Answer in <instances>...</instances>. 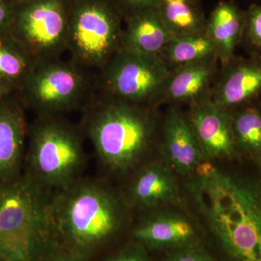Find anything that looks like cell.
<instances>
[{
    "label": "cell",
    "mask_w": 261,
    "mask_h": 261,
    "mask_svg": "<svg viewBox=\"0 0 261 261\" xmlns=\"http://www.w3.org/2000/svg\"><path fill=\"white\" fill-rule=\"evenodd\" d=\"M185 192L199 222L229 261H261V168L230 171L203 161Z\"/></svg>",
    "instance_id": "6da1fadb"
},
{
    "label": "cell",
    "mask_w": 261,
    "mask_h": 261,
    "mask_svg": "<svg viewBox=\"0 0 261 261\" xmlns=\"http://www.w3.org/2000/svg\"><path fill=\"white\" fill-rule=\"evenodd\" d=\"M79 126L93 146L102 177L126 180L151 159L159 144V108L126 102L97 91Z\"/></svg>",
    "instance_id": "7a4b0ae2"
},
{
    "label": "cell",
    "mask_w": 261,
    "mask_h": 261,
    "mask_svg": "<svg viewBox=\"0 0 261 261\" xmlns=\"http://www.w3.org/2000/svg\"><path fill=\"white\" fill-rule=\"evenodd\" d=\"M132 216L121 188L102 176H83L51 195V220L57 240L88 260L129 231Z\"/></svg>",
    "instance_id": "3957f363"
},
{
    "label": "cell",
    "mask_w": 261,
    "mask_h": 261,
    "mask_svg": "<svg viewBox=\"0 0 261 261\" xmlns=\"http://www.w3.org/2000/svg\"><path fill=\"white\" fill-rule=\"evenodd\" d=\"M53 192L22 175L0 204V261H47L58 240L51 220Z\"/></svg>",
    "instance_id": "277c9868"
},
{
    "label": "cell",
    "mask_w": 261,
    "mask_h": 261,
    "mask_svg": "<svg viewBox=\"0 0 261 261\" xmlns=\"http://www.w3.org/2000/svg\"><path fill=\"white\" fill-rule=\"evenodd\" d=\"M80 126L65 116L36 117L29 126L24 176L49 192L83 177L87 156Z\"/></svg>",
    "instance_id": "5b68a950"
},
{
    "label": "cell",
    "mask_w": 261,
    "mask_h": 261,
    "mask_svg": "<svg viewBox=\"0 0 261 261\" xmlns=\"http://www.w3.org/2000/svg\"><path fill=\"white\" fill-rule=\"evenodd\" d=\"M97 91V72L60 58L35 63L16 93L36 117L65 116L81 112Z\"/></svg>",
    "instance_id": "8992f818"
},
{
    "label": "cell",
    "mask_w": 261,
    "mask_h": 261,
    "mask_svg": "<svg viewBox=\"0 0 261 261\" xmlns=\"http://www.w3.org/2000/svg\"><path fill=\"white\" fill-rule=\"evenodd\" d=\"M123 25L111 0H70V59L97 73L121 49Z\"/></svg>",
    "instance_id": "52a82bcc"
},
{
    "label": "cell",
    "mask_w": 261,
    "mask_h": 261,
    "mask_svg": "<svg viewBox=\"0 0 261 261\" xmlns=\"http://www.w3.org/2000/svg\"><path fill=\"white\" fill-rule=\"evenodd\" d=\"M170 74L159 56L121 48L97 72L98 91L139 106L159 108Z\"/></svg>",
    "instance_id": "ba28073f"
},
{
    "label": "cell",
    "mask_w": 261,
    "mask_h": 261,
    "mask_svg": "<svg viewBox=\"0 0 261 261\" xmlns=\"http://www.w3.org/2000/svg\"><path fill=\"white\" fill-rule=\"evenodd\" d=\"M70 0H25L15 5L10 34L34 63L60 59L67 51Z\"/></svg>",
    "instance_id": "9c48e42d"
},
{
    "label": "cell",
    "mask_w": 261,
    "mask_h": 261,
    "mask_svg": "<svg viewBox=\"0 0 261 261\" xmlns=\"http://www.w3.org/2000/svg\"><path fill=\"white\" fill-rule=\"evenodd\" d=\"M120 188L132 214H147L182 203L177 175L160 157L144 163Z\"/></svg>",
    "instance_id": "30bf717a"
},
{
    "label": "cell",
    "mask_w": 261,
    "mask_h": 261,
    "mask_svg": "<svg viewBox=\"0 0 261 261\" xmlns=\"http://www.w3.org/2000/svg\"><path fill=\"white\" fill-rule=\"evenodd\" d=\"M197 222L181 213L160 209L138 215L128 232L130 240L147 250L169 251L201 243L200 228Z\"/></svg>",
    "instance_id": "8fae6325"
},
{
    "label": "cell",
    "mask_w": 261,
    "mask_h": 261,
    "mask_svg": "<svg viewBox=\"0 0 261 261\" xmlns=\"http://www.w3.org/2000/svg\"><path fill=\"white\" fill-rule=\"evenodd\" d=\"M186 113L205 161L242 159L233 142L229 112L207 97L190 104Z\"/></svg>",
    "instance_id": "7c38bea8"
},
{
    "label": "cell",
    "mask_w": 261,
    "mask_h": 261,
    "mask_svg": "<svg viewBox=\"0 0 261 261\" xmlns=\"http://www.w3.org/2000/svg\"><path fill=\"white\" fill-rule=\"evenodd\" d=\"M158 152L177 176L190 177L205 161L186 111L169 106L161 121Z\"/></svg>",
    "instance_id": "4fadbf2b"
},
{
    "label": "cell",
    "mask_w": 261,
    "mask_h": 261,
    "mask_svg": "<svg viewBox=\"0 0 261 261\" xmlns=\"http://www.w3.org/2000/svg\"><path fill=\"white\" fill-rule=\"evenodd\" d=\"M261 96V56H234L220 68L211 99L227 112L256 102Z\"/></svg>",
    "instance_id": "5bb4252c"
},
{
    "label": "cell",
    "mask_w": 261,
    "mask_h": 261,
    "mask_svg": "<svg viewBox=\"0 0 261 261\" xmlns=\"http://www.w3.org/2000/svg\"><path fill=\"white\" fill-rule=\"evenodd\" d=\"M16 92L0 99V187L21 177L29 126Z\"/></svg>",
    "instance_id": "9a60e30c"
},
{
    "label": "cell",
    "mask_w": 261,
    "mask_h": 261,
    "mask_svg": "<svg viewBox=\"0 0 261 261\" xmlns=\"http://www.w3.org/2000/svg\"><path fill=\"white\" fill-rule=\"evenodd\" d=\"M218 59L185 65L171 71L163 104L169 106H190L211 97L219 72Z\"/></svg>",
    "instance_id": "2e32d148"
},
{
    "label": "cell",
    "mask_w": 261,
    "mask_h": 261,
    "mask_svg": "<svg viewBox=\"0 0 261 261\" xmlns=\"http://www.w3.org/2000/svg\"><path fill=\"white\" fill-rule=\"evenodd\" d=\"M245 11L232 2H221L206 21L205 34L212 42L221 66L235 56L243 41Z\"/></svg>",
    "instance_id": "e0dca14e"
},
{
    "label": "cell",
    "mask_w": 261,
    "mask_h": 261,
    "mask_svg": "<svg viewBox=\"0 0 261 261\" xmlns=\"http://www.w3.org/2000/svg\"><path fill=\"white\" fill-rule=\"evenodd\" d=\"M173 37L163 23L157 8H154L124 20L121 48L159 56Z\"/></svg>",
    "instance_id": "ac0fdd59"
},
{
    "label": "cell",
    "mask_w": 261,
    "mask_h": 261,
    "mask_svg": "<svg viewBox=\"0 0 261 261\" xmlns=\"http://www.w3.org/2000/svg\"><path fill=\"white\" fill-rule=\"evenodd\" d=\"M233 142L241 159L261 168V108L257 102L229 112Z\"/></svg>",
    "instance_id": "d6986e66"
},
{
    "label": "cell",
    "mask_w": 261,
    "mask_h": 261,
    "mask_svg": "<svg viewBox=\"0 0 261 261\" xmlns=\"http://www.w3.org/2000/svg\"><path fill=\"white\" fill-rule=\"evenodd\" d=\"M158 56L170 71L185 65L218 59L205 32L173 37Z\"/></svg>",
    "instance_id": "ffe728a7"
},
{
    "label": "cell",
    "mask_w": 261,
    "mask_h": 261,
    "mask_svg": "<svg viewBox=\"0 0 261 261\" xmlns=\"http://www.w3.org/2000/svg\"><path fill=\"white\" fill-rule=\"evenodd\" d=\"M160 16L174 37L205 32V14L195 0H159Z\"/></svg>",
    "instance_id": "44dd1931"
},
{
    "label": "cell",
    "mask_w": 261,
    "mask_h": 261,
    "mask_svg": "<svg viewBox=\"0 0 261 261\" xmlns=\"http://www.w3.org/2000/svg\"><path fill=\"white\" fill-rule=\"evenodd\" d=\"M34 64L28 51L11 34L0 38V82L18 92Z\"/></svg>",
    "instance_id": "7402d4cb"
},
{
    "label": "cell",
    "mask_w": 261,
    "mask_h": 261,
    "mask_svg": "<svg viewBox=\"0 0 261 261\" xmlns=\"http://www.w3.org/2000/svg\"><path fill=\"white\" fill-rule=\"evenodd\" d=\"M251 55L261 56V3L253 5L245 11L243 41Z\"/></svg>",
    "instance_id": "603a6c76"
},
{
    "label": "cell",
    "mask_w": 261,
    "mask_h": 261,
    "mask_svg": "<svg viewBox=\"0 0 261 261\" xmlns=\"http://www.w3.org/2000/svg\"><path fill=\"white\" fill-rule=\"evenodd\" d=\"M163 261H217L201 243L169 250Z\"/></svg>",
    "instance_id": "cb8c5ba5"
},
{
    "label": "cell",
    "mask_w": 261,
    "mask_h": 261,
    "mask_svg": "<svg viewBox=\"0 0 261 261\" xmlns=\"http://www.w3.org/2000/svg\"><path fill=\"white\" fill-rule=\"evenodd\" d=\"M103 261H150L148 250L143 245L130 240Z\"/></svg>",
    "instance_id": "d4e9b609"
},
{
    "label": "cell",
    "mask_w": 261,
    "mask_h": 261,
    "mask_svg": "<svg viewBox=\"0 0 261 261\" xmlns=\"http://www.w3.org/2000/svg\"><path fill=\"white\" fill-rule=\"evenodd\" d=\"M123 20L145 10L157 8L159 0H111Z\"/></svg>",
    "instance_id": "484cf974"
},
{
    "label": "cell",
    "mask_w": 261,
    "mask_h": 261,
    "mask_svg": "<svg viewBox=\"0 0 261 261\" xmlns=\"http://www.w3.org/2000/svg\"><path fill=\"white\" fill-rule=\"evenodd\" d=\"M15 5L12 0H0V38L11 32Z\"/></svg>",
    "instance_id": "4316f807"
},
{
    "label": "cell",
    "mask_w": 261,
    "mask_h": 261,
    "mask_svg": "<svg viewBox=\"0 0 261 261\" xmlns=\"http://www.w3.org/2000/svg\"><path fill=\"white\" fill-rule=\"evenodd\" d=\"M47 261H89L84 257L77 255L74 252L61 245L58 241L56 247L51 250Z\"/></svg>",
    "instance_id": "83f0119b"
},
{
    "label": "cell",
    "mask_w": 261,
    "mask_h": 261,
    "mask_svg": "<svg viewBox=\"0 0 261 261\" xmlns=\"http://www.w3.org/2000/svg\"><path fill=\"white\" fill-rule=\"evenodd\" d=\"M14 91L10 88L8 85L0 82V99L6 97V96L9 95L10 94L14 93Z\"/></svg>",
    "instance_id": "f1b7e54d"
},
{
    "label": "cell",
    "mask_w": 261,
    "mask_h": 261,
    "mask_svg": "<svg viewBox=\"0 0 261 261\" xmlns=\"http://www.w3.org/2000/svg\"><path fill=\"white\" fill-rule=\"evenodd\" d=\"M5 190V187H0V204H1L2 200H3V197H4Z\"/></svg>",
    "instance_id": "f546056e"
},
{
    "label": "cell",
    "mask_w": 261,
    "mask_h": 261,
    "mask_svg": "<svg viewBox=\"0 0 261 261\" xmlns=\"http://www.w3.org/2000/svg\"><path fill=\"white\" fill-rule=\"evenodd\" d=\"M12 1H13V3H15V4H16V3H20V2L25 1V0H12Z\"/></svg>",
    "instance_id": "4dcf8cb0"
},
{
    "label": "cell",
    "mask_w": 261,
    "mask_h": 261,
    "mask_svg": "<svg viewBox=\"0 0 261 261\" xmlns=\"http://www.w3.org/2000/svg\"><path fill=\"white\" fill-rule=\"evenodd\" d=\"M257 104H258L259 106H260V107L261 108V96H260V97L259 98L258 100L257 101Z\"/></svg>",
    "instance_id": "1f68e13d"
},
{
    "label": "cell",
    "mask_w": 261,
    "mask_h": 261,
    "mask_svg": "<svg viewBox=\"0 0 261 261\" xmlns=\"http://www.w3.org/2000/svg\"><path fill=\"white\" fill-rule=\"evenodd\" d=\"M195 1L199 2L200 0H195Z\"/></svg>",
    "instance_id": "d6a6232c"
}]
</instances>
